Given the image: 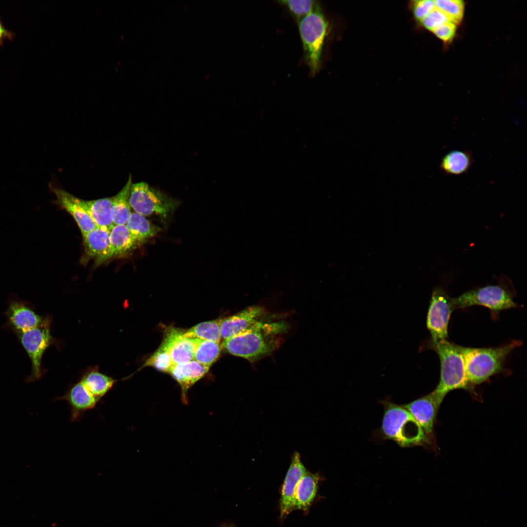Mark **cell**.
<instances>
[{"mask_svg": "<svg viewBox=\"0 0 527 527\" xmlns=\"http://www.w3.org/2000/svg\"><path fill=\"white\" fill-rule=\"evenodd\" d=\"M288 328L276 317L263 321L250 330L223 340L222 347L229 353L251 363L271 354L278 348Z\"/></svg>", "mask_w": 527, "mask_h": 527, "instance_id": "6da1fadb", "label": "cell"}, {"mask_svg": "<svg viewBox=\"0 0 527 527\" xmlns=\"http://www.w3.org/2000/svg\"><path fill=\"white\" fill-rule=\"evenodd\" d=\"M522 342L513 340L504 346L492 348L461 346L466 376L472 385L486 381L490 376L503 371L506 359Z\"/></svg>", "mask_w": 527, "mask_h": 527, "instance_id": "7a4b0ae2", "label": "cell"}, {"mask_svg": "<svg viewBox=\"0 0 527 527\" xmlns=\"http://www.w3.org/2000/svg\"><path fill=\"white\" fill-rule=\"evenodd\" d=\"M431 345L440 361V381L434 390L438 396L443 401L451 390L460 388L472 390V385L466 376L461 346L447 339L431 342Z\"/></svg>", "mask_w": 527, "mask_h": 527, "instance_id": "3957f363", "label": "cell"}, {"mask_svg": "<svg viewBox=\"0 0 527 527\" xmlns=\"http://www.w3.org/2000/svg\"><path fill=\"white\" fill-rule=\"evenodd\" d=\"M385 407L382 430L386 437L405 446L424 440V431L406 409L391 403Z\"/></svg>", "mask_w": 527, "mask_h": 527, "instance_id": "277c9868", "label": "cell"}, {"mask_svg": "<svg viewBox=\"0 0 527 527\" xmlns=\"http://www.w3.org/2000/svg\"><path fill=\"white\" fill-rule=\"evenodd\" d=\"M298 29L304 49L305 60L314 75L320 66L327 23L319 7L298 20Z\"/></svg>", "mask_w": 527, "mask_h": 527, "instance_id": "5b68a950", "label": "cell"}, {"mask_svg": "<svg viewBox=\"0 0 527 527\" xmlns=\"http://www.w3.org/2000/svg\"><path fill=\"white\" fill-rule=\"evenodd\" d=\"M129 202L135 212L144 217L156 214L166 218L179 205L175 198L143 182L132 184Z\"/></svg>", "mask_w": 527, "mask_h": 527, "instance_id": "8992f818", "label": "cell"}, {"mask_svg": "<svg viewBox=\"0 0 527 527\" xmlns=\"http://www.w3.org/2000/svg\"><path fill=\"white\" fill-rule=\"evenodd\" d=\"M455 309L465 308L472 305H482L493 312L515 308L511 293L501 285H487L477 288L452 298Z\"/></svg>", "mask_w": 527, "mask_h": 527, "instance_id": "52a82bcc", "label": "cell"}, {"mask_svg": "<svg viewBox=\"0 0 527 527\" xmlns=\"http://www.w3.org/2000/svg\"><path fill=\"white\" fill-rule=\"evenodd\" d=\"M51 321L50 316L45 317L39 326L16 334L31 363V372L26 379L27 382L36 381L43 374L42 355L54 340L50 332Z\"/></svg>", "mask_w": 527, "mask_h": 527, "instance_id": "ba28073f", "label": "cell"}, {"mask_svg": "<svg viewBox=\"0 0 527 527\" xmlns=\"http://www.w3.org/2000/svg\"><path fill=\"white\" fill-rule=\"evenodd\" d=\"M454 309L452 298L441 287L434 289L426 319V326L431 335V342L447 339L448 323Z\"/></svg>", "mask_w": 527, "mask_h": 527, "instance_id": "9c48e42d", "label": "cell"}, {"mask_svg": "<svg viewBox=\"0 0 527 527\" xmlns=\"http://www.w3.org/2000/svg\"><path fill=\"white\" fill-rule=\"evenodd\" d=\"M276 316L262 306L253 305L220 320L222 339H228L252 328L259 323Z\"/></svg>", "mask_w": 527, "mask_h": 527, "instance_id": "30bf717a", "label": "cell"}, {"mask_svg": "<svg viewBox=\"0 0 527 527\" xmlns=\"http://www.w3.org/2000/svg\"><path fill=\"white\" fill-rule=\"evenodd\" d=\"M5 315L7 320L6 325L16 334L39 326L45 318L34 311L30 303L14 294L9 298Z\"/></svg>", "mask_w": 527, "mask_h": 527, "instance_id": "8fae6325", "label": "cell"}, {"mask_svg": "<svg viewBox=\"0 0 527 527\" xmlns=\"http://www.w3.org/2000/svg\"><path fill=\"white\" fill-rule=\"evenodd\" d=\"M49 188L56 196L58 204L73 217L82 234L98 227L82 203L81 199L76 197L52 183L49 184Z\"/></svg>", "mask_w": 527, "mask_h": 527, "instance_id": "7c38bea8", "label": "cell"}, {"mask_svg": "<svg viewBox=\"0 0 527 527\" xmlns=\"http://www.w3.org/2000/svg\"><path fill=\"white\" fill-rule=\"evenodd\" d=\"M306 472L299 453H294L282 488L280 513L282 519L294 510V496L298 484Z\"/></svg>", "mask_w": 527, "mask_h": 527, "instance_id": "4fadbf2b", "label": "cell"}, {"mask_svg": "<svg viewBox=\"0 0 527 527\" xmlns=\"http://www.w3.org/2000/svg\"><path fill=\"white\" fill-rule=\"evenodd\" d=\"M442 400L434 391L403 407L413 417L424 432L430 433Z\"/></svg>", "mask_w": 527, "mask_h": 527, "instance_id": "5bb4252c", "label": "cell"}, {"mask_svg": "<svg viewBox=\"0 0 527 527\" xmlns=\"http://www.w3.org/2000/svg\"><path fill=\"white\" fill-rule=\"evenodd\" d=\"M198 338L190 337L178 328H168L163 341L167 344L173 365L185 363L194 360Z\"/></svg>", "mask_w": 527, "mask_h": 527, "instance_id": "9a60e30c", "label": "cell"}, {"mask_svg": "<svg viewBox=\"0 0 527 527\" xmlns=\"http://www.w3.org/2000/svg\"><path fill=\"white\" fill-rule=\"evenodd\" d=\"M57 400H64L68 403L72 422L79 421L86 411L95 408L100 401L81 381L74 384L64 395L57 398Z\"/></svg>", "mask_w": 527, "mask_h": 527, "instance_id": "2e32d148", "label": "cell"}, {"mask_svg": "<svg viewBox=\"0 0 527 527\" xmlns=\"http://www.w3.org/2000/svg\"><path fill=\"white\" fill-rule=\"evenodd\" d=\"M138 244L125 224L114 225L110 231L109 244L106 252L95 260L99 266L108 260L124 255Z\"/></svg>", "mask_w": 527, "mask_h": 527, "instance_id": "e0dca14e", "label": "cell"}, {"mask_svg": "<svg viewBox=\"0 0 527 527\" xmlns=\"http://www.w3.org/2000/svg\"><path fill=\"white\" fill-rule=\"evenodd\" d=\"M209 368L195 360L172 366L169 373L181 386L182 400L184 404L188 402V389L207 373Z\"/></svg>", "mask_w": 527, "mask_h": 527, "instance_id": "ac0fdd59", "label": "cell"}, {"mask_svg": "<svg viewBox=\"0 0 527 527\" xmlns=\"http://www.w3.org/2000/svg\"><path fill=\"white\" fill-rule=\"evenodd\" d=\"M319 481V477L317 474L305 473L296 488L294 510L299 509L307 511L308 510L316 497Z\"/></svg>", "mask_w": 527, "mask_h": 527, "instance_id": "d6986e66", "label": "cell"}, {"mask_svg": "<svg viewBox=\"0 0 527 527\" xmlns=\"http://www.w3.org/2000/svg\"><path fill=\"white\" fill-rule=\"evenodd\" d=\"M110 231L107 228L97 227L82 234L85 258L96 260L106 252L109 244Z\"/></svg>", "mask_w": 527, "mask_h": 527, "instance_id": "ffe728a7", "label": "cell"}, {"mask_svg": "<svg viewBox=\"0 0 527 527\" xmlns=\"http://www.w3.org/2000/svg\"><path fill=\"white\" fill-rule=\"evenodd\" d=\"M113 197L81 202L86 208L98 227H105L110 230L114 225L112 218Z\"/></svg>", "mask_w": 527, "mask_h": 527, "instance_id": "44dd1931", "label": "cell"}, {"mask_svg": "<svg viewBox=\"0 0 527 527\" xmlns=\"http://www.w3.org/2000/svg\"><path fill=\"white\" fill-rule=\"evenodd\" d=\"M472 163L473 158L470 152L453 150L442 158L440 168L446 174L460 175L467 172Z\"/></svg>", "mask_w": 527, "mask_h": 527, "instance_id": "7402d4cb", "label": "cell"}, {"mask_svg": "<svg viewBox=\"0 0 527 527\" xmlns=\"http://www.w3.org/2000/svg\"><path fill=\"white\" fill-rule=\"evenodd\" d=\"M80 381L100 401L112 388L117 382L114 378L100 372L97 367L88 371Z\"/></svg>", "mask_w": 527, "mask_h": 527, "instance_id": "603a6c76", "label": "cell"}, {"mask_svg": "<svg viewBox=\"0 0 527 527\" xmlns=\"http://www.w3.org/2000/svg\"><path fill=\"white\" fill-rule=\"evenodd\" d=\"M129 175L127 182L122 189L113 197L112 218L114 225L125 224L132 212L129 202V196L132 180Z\"/></svg>", "mask_w": 527, "mask_h": 527, "instance_id": "cb8c5ba5", "label": "cell"}, {"mask_svg": "<svg viewBox=\"0 0 527 527\" xmlns=\"http://www.w3.org/2000/svg\"><path fill=\"white\" fill-rule=\"evenodd\" d=\"M138 244L154 237L162 230L161 228L151 223L144 216L132 212L125 224Z\"/></svg>", "mask_w": 527, "mask_h": 527, "instance_id": "d4e9b609", "label": "cell"}, {"mask_svg": "<svg viewBox=\"0 0 527 527\" xmlns=\"http://www.w3.org/2000/svg\"><path fill=\"white\" fill-rule=\"evenodd\" d=\"M185 334L190 337L220 343L222 340L220 320L199 323L185 332Z\"/></svg>", "mask_w": 527, "mask_h": 527, "instance_id": "484cf974", "label": "cell"}, {"mask_svg": "<svg viewBox=\"0 0 527 527\" xmlns=\"http://www.w3.org/2000/svg\"><path fill=\"white\" fill-rule=\"evenodd\" d=\"M222 347L219 343L197 339L194 360L210 367L219 357Z\"/></svg>", "mask_w": 527, "mask_h": 527, "instance_id": "4316f807", "label": "cell"}, {"mask_svg": "<svg viewBox=\"0 0 527 527\" xmlns=\"http://www.w3.org/2000/svg\"><path fill=\"white\" fill-rule=\"evenodd\" d=\"M435 7L441 11L449 21L456 25L463 20L465 11V2L460 0H436Z\"/></svg>", "mask_w": 527, "mask_h": 527, "instance_id": "83f0119b", "label": "cell"}, {"mask_svg": "<svg viewBox=\"0 0 527 527\" xmlns=\"http://www.w3.org/2000/svg\"><path fill=\"white\" fill-rule=\"evenodd\" d=\"M173 365L168 347L166 344L162 341L160 347L144 363L138 370L146 366H152L159 371L169 372Z\"/></svg>", "mask_w": 527, "mask_h": 527, "instance_id": "f1b7e54d", "label": "cell"}, {"mask_svg": "<svg viewBox=\"0 0 527 527\" xmlns=\"http://www.w3.org/2000/svg\"><path fill=\"white\" fill-rule=\"evenodd\" d=\"M280 2L285 5L298 20L319 7L316 1L311 0H287L280 1Z\"/></svg>", "mask_w": 527, "mask_h": 527, "instance_id": "f546056e", "label": "cell"}, {"mask_svg": "<svg viewBox=\"0 0 527 527\" xmlns=\"http://www.w3.org/2000/svg\"><path fill=\"white\" fill-rule=\"evenodd\" d=\"M457 31V25L447 21L435 28L432 32L444 42L448 43L454 39Z\"/></svg>", "mask_w": 527, "mask_h": 527, "instance_id": "4dcf8cb0", "label": "cell"}, {"mask_svg": "<svg viewBox=\"0 0 527 527\" xmlns=\"http://www.w3.org/2000/svg\"><path fill=\"white\" fill-rule=\"evenodd\" d=\"M449 21L446 17L436 7L421 21L427 30L432 31L435 28Z\"/></svg>", "mask_w": 527, "mask_h": 527, "instance_id": "1f68e13d", "label": "cell"}, {"mask_svg": "<svg viewBox=\"0 0 527 527\" xmlns=\"http://www.w3.org/2000/svg\"><path fill=\"white\" fill-rule=\"evenodd\" d=\"M435 7V0L414 1L413 6L414 15L416 19L421 21Z\"/></svg>", "mask_w": 527, "mask_h": 527, "instance_id": "d6a6232c", "label": "cell"}, {"mask_svg": "<svg viewBox=\"0 0 527 527\" xmlns=\"http://www.w3.org/2000/svg\"><path fill=\"white\" fill-rule=\"evenodd\" d=\"M5 31L0 23V38L4 35Z\"/></svg>", "mask_w": 527, "mask_h": 527, "instance_id": "836d02e7", "label": "cell"}]
</instances>
